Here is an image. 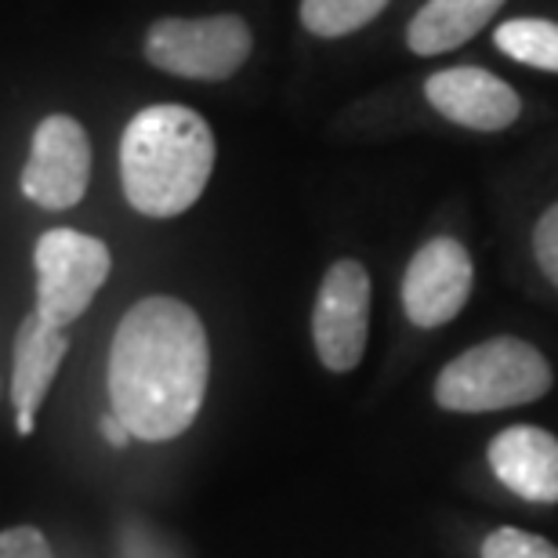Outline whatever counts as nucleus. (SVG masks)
<instances>
[{"label": "nucleus", "instance_id": "f3484780", "mask_svg": "<svg viewBox=\"0 0 558 558\" xmlns=\"http://www.w3.org/2000/svg\"><path fill=\"white\" fill-rule=\"evenodd\" d=\"M533 251H537V265L544 276L558 287V204L548 207V215L537 221V232H533Z\"/></svg>", "mask_w": 558, "mask_h": 558}, {"label": "nucleus", "instance_id": "f8f14e48", "mask_svg": "<svg viewBox=\"0 0 558 558\" xmlns=\"http://www.w3.org/2000/svg\"><path fill=\"white\" fill-rule=\"evenodd\" d=\"M500 4L505 0H428L407 29L410 51L439 54L461 48L464 40H472L497 15Z\"/></svg>", "mask_w": 558, "mask_h": 558}, {"label": "nucleus", "instance_id": "423d86ee", "mask_svg": "<svg viewBox=\"0 0 558 558\" xmlns=\"http://www.w3.org/2000/svg\"><path fill=\"white\" fill-rule=\"evenodd\" d=\"M366 316H371V276L360 262H333L312 308V341L327 371L344 374L363 360Z\"/></svg>", "mask_w": 558, "mask_h": 558}, {"label": "nucleus", "instance_id": "4468645a", "mask_svg": "<svg viewBox=\"0 0 558 558\" xmlns=\"http://www.w3.org/2000/svg\"><path fill=\"white\" fill-rule=\"evenodd\" d=\"M388 8V0H301V22L316 37H344L363 29Z\"/></svg>", "mask_w": 558, "mask_h": 558}, {"label": "nucleus", "instance_id": "1a4fd4ad", "mask_svg": "<svg viewBox=\"0 0 558 558\" xmlns=\"http://www.w3.org/2000/svg\"><path fill=\"white\" fill-rule=\"evenodd\" d=\"M428 102L446 120L472 131H505L519 117V95L500 76L478 70V65H457V70L435 73L424 84Z\"/></svg>", "mask_w": 558, "mask_h": 558}, {"label": "nucleus", "instance_id": "6e6552de", "mask_svg": "<svg viewBox=\"0 0 558 558\" xmlns=\"http://www.w3.org/2000/svg\"><path fill=\"white\" fill-rule=\"evenodd\" d=\"M472 294V258L457 240H428L403 276V308L417 327H442Z\"/></svg>", "mask_w": 558, "mask_h": 558}, {"label": "nucleus", "instance_id": "20e7f679", "mask_svg": "<svg viewBox=\"0 0 558 558\" xmlns=\"http://www.w3.org/2000/svg\"><path fill=\"white\" fill-rule=\"evenodd\" d=\"M37 316L70 327L109 279V247L76 229H51L37 240Z\"/></svg>", "mask_w": 558, "mask_h": 558}, {"label": "nucleus", "instance_id": "0eeeda50", "mask_svg": "<svg viewBox=\"0 0 558 558\" xmlns=\"http://www.w3.org/2000/svg\"><path fill=\"white\" fill-rule=\"evenodd\" d=\"M92 178V142L73 117H44L33 131L22 193L44 210H70L84 199Z\"/></svg>", "mask_w": 558, "mask_h": 558}, {"label": "nucleus", "instance_id": "f257e3e1", "mask_svg": "<svg viewBox=\"0 0 558 558\" xmlns=\"http://www.w3.org/2000/svg\"><path fill=\"white\" fill-rule=\"evenodd\" d=\"M204 323L178 298H145L120 319L109 349V403L142 442H171L193 428L207 396Z\"/></svg>", "mask_w": 558, "mask_h": 558}, {"label": "nucleus", "instance_id": "a211bd4d", "mask_svg": "<svg viewBox=\"0 0 558 558\" xmlns=\"http://www.w3.org/2000/svg\"><path fill=\"white\" fill-rule=\"evenodd\" d=\"M124 558H167V551L153 533H145L138 526H128L124 530Z\"/></svg>", "mask_w": 558, "mask_h": 558}, {"label": "nucleus", "instance_id": "2eb2a0df", "mask_svg": "<svg viewBox=\"0 0 558 558\" xmlns=\"http://www.w3.org/2000/svg\"><path fill=\"white\" fill-rule=\"evenodd\" d=\"M483 558H558V548L537 533L500 526L483 541Z\"/></svg>", "mask_w": 558, "mask_h": 558}, {"label": "nucleus", "instance_id": "dca6fc26", "mask_svg": "<svg viewBox=\"0 0 558 558\" xmlns=\"http://www.w3.org/2000/svg\"><path fill=\"white\" fill-rule=\"evenodd\" d=\"M0 558H54L51 544L33 526H8L0 533Z\"/></svg>", "mask_w": 558, "mask_h": 558}, {"label": "nucleus", "instance_id": "f03ea898", "mask_svg": "<svg viewBox=\"0 0 558 558\" xmlns=\"http://www.w3.org/2000/svg\"><path fill=\"white\" fill-rule=\"evenodd\" d=\"M215 171V135L185 106H149L120 142V178L128 204L149 218L189 210Z\"/></svg>", "mask_w": 558, "mask_h": 558}, {"label": "nucleus", "instance_id": "9d476101", "mask_svg": "<svg viewBox=\"0 0 558 558\" xmlns=\"http://www.w3.org/2000/svg\"><path fill=\"white\" fill-rule=\"evenodd\" d=\"M70 352L65 327H54L44 316H26L15 333V363H11V403H15L19 435H29L37 424V410Z\"/></svg>", "mask_w": 558, "mask_h": 558}, {"label": "nucleus", "instance_id": "9b49d317", "mask_svg": "<svg viewBox=\"0 0 558 558\" xmlns=\"http://www.w3.org/2000/svg\"><path fill=\"white\" fill-rule=\"evenodd\" d=\"M489 468L511 494L533 505L558 500V439L551 432L515 424L489 442Z\"/></svg>", "mask_w": 558, "mask_h": 558}, {"label": "nucleus", "instance_id": "6ab92c4d", "mask_svg": "<svg viewBox=\"0 0 558 558\" xmlns=\"http://www.w3.org/2000/svg\"><path fill=\"white\" fill-rule=\"evenodd\" d=\"M102 432H106V439H109V446H117V450H124V446L135 439V435H131V428L124 421H120L117 414H106L102 417Z\"/></svg>", "mask_w": 558, "mask_h": 558}, {"label": "nucleus", "instance_id": "39448f33", "mask_svg": "<svg viewBox=\"0 0 558 558\" xmlns=\"http://www.w3.org/2000/svg\"><path fill=\"white\" fill-rule=\"evenodd\" d=\"M251 29L240 15L163 19L149 29L145 59L185 81H226L247 62Z\"/></svg>", "mask_w": 558, "mask_h": 558}, {"label": "nucleus", "instance_id": "ddd939ff", "mask_svg": "<svg viewBox=\"0 0 558 558\" xmlns=\"http://www.w3.org/2000/svg\"><path fill=\"white\" fill-rule=\"evenodd\" d=\"M497 48L515 62L558 73V26L544 19H511L497 29Z\"/></svg>", "mask_w": 558, "mask_h": 558}, {"label": "nucleus", "instance_id": "7ed1b4c3", "mask_svg": "<svg viewBox=\"0 0 558 558\" xmlns=\"http://www.w3.org/2000/svg\"><path fill=\"white\" fill-rule=\"evenodd\" d=\"M551 388V366L519 338L483 341L450 366H442L435 381V403L453 414H494V410L537 403Z\"/></svg>", "mask_w": 558, "mask_h": 558}]
</instances>
